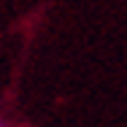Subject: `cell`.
<instances>
[{
  "label": "cell",
  "instance_id": "cell-1",
  "mask_svg": "<svg viewBox=\"0 0 127 127\" xmlns=\"http://www.w3.org/2000/svg\"><path fill=\"white\" fill-rule=\"evenodd\" d=\"M0 127H5V125H0Z\"/></svg>",
  "mask_w": 127,
  "mask_h": 127
}]
</instances>
